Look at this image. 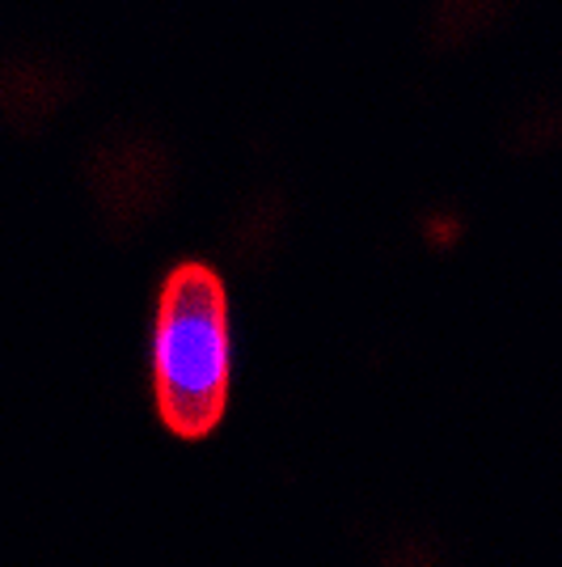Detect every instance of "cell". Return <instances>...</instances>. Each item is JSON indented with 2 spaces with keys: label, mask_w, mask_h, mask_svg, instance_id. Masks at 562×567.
Segmentation results:
<instances>
[{
  "label": "cell",
  "mask_w": 562,
  "mask_h": 567,
  "mask_svg": "<svg viewBox=\"0 0 562 567\" xmlns=\"http://www.w3.org/2000/svg\"><path fill=\"white\" fill-rule=\"evenodd\" d=\"M233 399V318L225 276L204 259L165 271L153 309V402L178 441H208Z\"/></svg>",
  "instance_id": "6da1fadb"
},
{
  "label": "cell",
  "mask_w": 562,
  "mask_h": 567,
  "mask_svg": "<svg viewBox=\"0 0 562 567\" xmlns=\"http://www.w3.org/2000/svg\"><path fill=\"white\" fill-rule=\"evenodd\" d=\"M90 187H94L97 208L118 229H136L165 204L169 190V157L157 141L118 132L94 148L90 166Z\"/></svg>",
  "instance_id": "7a4b0ae2"
},
{
  "label": "cell",
  "mask_w": 562,
  "mask_h": 567,
  "mask_svg": "<svg viewBox=\"0 0 562 567\" xmlns=\"http://www.w3.org/2000/svg\"><path fill=\"white\" fill-rule=\"evenodd\" d=\"M381 567H448V559L431 538L410 534V538H402V543H394L389 550H385Z\"/></svg>",
  "instance_id": "3957f363"
}]
</instances>
